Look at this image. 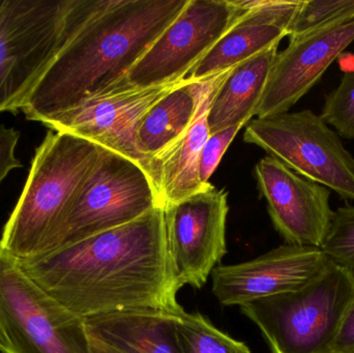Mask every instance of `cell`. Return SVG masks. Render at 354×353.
Returning <instances> with one entry per match:
<instances>
[{
	"instance_id": "603a6c76",
	"label": "cell",
	"mask_w": 354,
	"mask_h": 353,
	"mask_svg": "<svg viewBox=\"0 0 354 353\" xmlns=\"http://www.w3.org/2000/svg\"><path fill=\"white\" fill-rule=\"evenodd\" d=\"M320 116L339 136L354 139V70L345 73L339 86L326 97Z\"/></svg>"
},
{
	"instance_id": "d6986e66",
	"label": "cell",
	"mask_w": 354,
	"mask_h": 353,
	"mask_svg": "<svg viewBox=\"0 0 354 353\" xmlns=\"http://www.w3.org/2000/svg\"><path fill=\"white\" fill-rule=\"evenodd\" d=\"M221 73L202 99L197 114L185 135L158 161L160 168L159 194L162 204L178 202L209 187L200 180L199 163L202 149L209 137L207 114L212 97L225 77Z\"/></svg>"
},
{
	"instance_id": "7402d4cb",
	"label": "cell",
	"mask_w": 354,
	"mask_h": 353,
	"mask_svg": "<svg viewBox=\"0 0 354 353\" xmlns=\"http://www.w3.org/2000/svg\"><path fill=\"white\" fill-rule=\"evenodd\" d=\"M320 250L328 260L354 277V207L345 205L334 213Z\"/></svg>"
},
{
	"instance_id": "6da1fadb",
	"label": "cell",
	"mask_w": 354,
	"mask_h": 353,
	"mask_svg": "<svg viewBox=\"0 0 354 353\" xmlns=\"http://www.w3.org/2000/svg\"><path fill=\"white\" fill-rule=\"evenodd\" d=\"M25 274L83 318L132 310L185 312L178 304L164 207L70 246L18 260Z\"/></svg>"
},
{
	"instance_id": "5bb4252c",
	"label": "cell",
	"mask_w": 354,
	"mask_h": 353,
	"mask_svg": "<svg viewBox=\"0 0 354 353\" xmlns=\"http://www.w3.org/2000/svg\"><path fill=\"white\" fill-rule=\"evenodd\" d=\"M354 41V17L311 35L290 39L272 64L257 118L286 113Z\"/></svg>"
},
{
	"instance_id": "4316f807",
	"label": "cell",
	"mask_w": 354,
	"mask_h": 353,
	"mask_svg": "<svg viewBox=\"0 0 354 353\" xmlns=\"http://www.w3.org/2000/svg\"><path fill=\"white\" fill-rule=\"evenodd\" d=\"M89 346H91V353H120L91 337H89Z\"/></svg>"
},
{
	"instance_id": "5b68a950",
	"label": "cell",
	"mask_w": 354,
	"mask_h": 353,
	"mask_svg": "<svg viewBox=\"0 0 354 353\" xmlns=\"http://www.w3.org/2000/svg\"><path fill=\"white\" fill-rule=\"evenodd\" d=\"M354 298V277L330 265L299 289L241 306L272 353H332Z\"/></svg>"
},
{
	"instance_id": "52a82bcc",
	"label": "cell",
	"mask_w": 354,
	"mask_h": 353,
	"mask_svg": "<svg viewBox=\"0 0 354 353\" xmlns=\"http://www.w3.org/2000/svg\"><path fill=\"white\" fill-rule=\"evenodd\" d=\"M243 140L303 178L354 201L353 155L336 131L311 110L252 120Z\"/></svg>"
},
{
	"instance_id": "44dd1931",
	"label": "cell",
	"mask_w": 354,
	"mask_h": 353,
	"mask_svg": "<svg viewBox=\"0 0 354 353\" xmlns=\"http://www.w3.org/2000/svg\"><path fill=\"white\" fill-rule=\"evenodd\" d=\"M354 17V0H301L289 27L290 39H299Z\"/></svg>"
},
{
	"instance_id": "cb8c5ba5",
	"label": "cell",
	"mask_w": 354,
	"mask_h": 353,
	"mask_svg": "<svg viewBox=\"0 0 354 353\" xmlns=\"http://www.w3.org/2000/svg\"><path fill=\"white\" fill-rule=\"evenodd\" d=\"M243 126H231L210 134L200 155L199 175L204 186L210 184L209 180L218 168L223 155Z\"/></svg>"
},
{
	"instance_id": "277c9868",
	"label": "cell",
	"mask_w": 354,
	"mask_h": 353,
	"mask_svg": "<svg viewBox=\"0 0 354 353\" xmlns=\"http://www.w3.org/2000/svg\"><path fill=\"white\" fill-rule=\"evenodd\" d=\"M97 0H0V113L21 111Z\"/></svg>"
},
{
	"instance_id": "3957f363",
	"label": "cell",
	"mask_w": 354,
	"mask_h": 353,
	"mask_svg": "<svg viewBox=\"0 0 354 353\" xmlns=\"http://www.w3.org/2000/svg\"><path fill=\"white\" fill-rule=\"evenodd\" d=\"M101 151L80 137L50 131L35 149L24 188L4 225L0 248L18 260L46 254Z\"/></svg>"
},
{
	"instance_id": "30bf717a",
	"label": "cell",
	"mask_w": 354,
	"mask_h": 353,
	"mask_svg": "<svg viewBox=\"0 0 354 353\" xmlns=\"http://www.w3.org/2000/svg\"><path fill=\"white\" fill-rule=\"evenodd\" d=\"M183 80L147 88L118 86L85 99L43 126L80 137L132 160L149 174L159 192V169L138 151L137 130L149 109Z\"/></svg>"
},
{
	"instance_id": "7a4b0ae2",
	"label": "cell",
	"mask_w": 354,
	"mask_h": 353,
	"mask_svg": "<svg viewBox=\"0 0 354 353\" xmlns=\"http://www.w3.org/2000/svg\"><path fill=\"white\" fill-rule=\"evenodd\" d=\"M189 0H97L21 111L41 124L118 87Z\"/></svg>"
},
{
	"instance_id": "4fadbf2b",
	"label": "cell",
	"mask_w": 354,
	"mask_h": 353,
	"mask_svg": "<svg viewBox=\"0 0 354 353\" xmlns=\"http://www.w3.org/2000/svg\"><path fill=\"white\" fill-rule=\"evenodd\" d=\"M330 261L319 248L285 244L236 265L212 271V294L223 306H243L293 292L322 274Z\"/></svg>"
},
{
	"instance_id": "e0dca14e",
	"label": "cell",
	"mask_w": 354,
	"mask_h": 353,
	"mask_svg": "<svg viewBox=\"0 0 354 353\" xmlns=\"http://www.w3.org/2000/svg\"><path fill=\"white\" fill-rule=\"evenodd\" d=\"M218 75L196 82L185 78L141 120L137 130V147L141 155L157 165L159 173L158 161L189 130L204 95Z\"/></svg>"
},
{
	"instance_id": "8fae6325",
	"label": "cell",
	"mask_w": 354,
	"mask_h": 353,
	"mask_svg": "<svg viewBox=\"0 0 354 353\" xmlns=\"http://www.w3.org/2000/svg\"><path fill=\"white\" fill-rule=\"evenodd\" d=\"M228 193L210 184L164 205L166 245L179 287H203L227 253Z\"/></svg>"
},
{
	"instance_id": "d4e9b609",
	"label": "cell",
	"mask_w": 354,
	"mask_h": 353,
	"mask_svg": "<svg viewBox=\"0 0 354 353\" xmlns=\"http://www.w3.org/2000/svg\"><path fill=\"white\" fill-rule=\"evenodd\" d=\"M19 139V131L0 124V184L12 170L22 166L16 155Z\"/></svg>"
},
{
	"instance_id": "ac0fdd59",
	"label": "cell",
	"mask_w": 354,
	"mask_h": 353,
	"mask_svg": "<svg viewBox=\"0 0 354 353\" xmlns=\"http://www.w3.org/2000/svg\"><path fill=\"white\" fill-rule=\"evenodd\" d=\"M278 47L274 46L229 70L208 110L210 134L231 126H243L256 116Z\"/></svg>"
},
{
	"instance_id": "7c38bea8",
	"label": "cell",
	"mask_w": 354,
	"mask_h": 353,
	"mask_svg": "<svg viewBox=\"0 0 354 353\" xmlns=\"http://www.w3.org/2000/svg\"><path fill=\"white\" fill-rule=\"evenodd\" d=\"M255 178L272 225L286 244L320 249L334 217L332 192L270 155L258 162Z\"/></svg>"
},
{
	"instance_id": "ffe728a7",
	"label": "cell",
	"mask_w": 354,
	"mask_h": 353,
	"mask_svg": "<svg viewBox=\"0 0 354 353\" xmlns=\"http://www.w3.org/2000/svg\"><path fill=\"white\" fill-rule=\"evenodd\" d=\"M177 339L183 353H251L243 342L220 331L199 312L180 317Z\"/></svg>"
},
{
	"instance_id": "9c48e42d",
	"label": "cell",
	"mask_w": 354,
	"mask_h": 353,
	"mask_svg": "<svg viewBox=\"0 0 354 353\" xmlns=\"http://www.w3.org/2000/svg\"><path fill=\"white\" fill-rule=\"evenodd\" d=\"M243 14L228 0H189L118 86L147 88L185 79Z\"/></svg>"
},
{
	"instance_id": "8992f818",
	"label": "cell",
	"mask_w": 354,
	"mask_h": 353,
	"mask_svg": "<svg viewBox=\"0 0 354 353\" xmlns=\"http://www.w3.org/2000/svg\"><path fill=\"white\" fill-rule=\"evenodd\" d=\"M0 352L91 353L85 318L37 285L1 248Z\"/></svg>"
},
{
	"instance_id": "2e32d148",
	"label": "cell",
	"mask_w": 354,
	"mask_h": 353,
	"mask_svg": "<svg viewBox=\"0 0 354 353\" xmlns=\"http://www.w3.org/2000/svg\"><path fill=\"white\" fill-rule=\"evenodd\" d=\"M183 314L124 311L85 318V325L89 337L120 353H183L177 325Z\"/></svg>"
},
{
	"instance_id": "ba28073f",
	"label": "cell",
	"mask_w": 354,
	"mask_h": 353,
	"mask_svg": "<svg viewBox=\"0 0 354 353\" xmlns=\"http://www.w3.org/2000/svg\"><path fill=\"white\" fill-rule=\"evenodd\" d=\"M164 207L149 174L138 164L102 147L47 253L126 225Z\"/></svg>"
},
{
	"instance_id": "484cf974",
	"label": "cell",
	"mask_w": 354,
	"mask_h": 353,
	"mask_svg": "<svg viewBox=\"0 0 354 353\" xmlns=\"http://www.w3.org/2000/svg\"><path fill=\"white\" fill-rule=\"evenodd\" d=\"M332 353H354V298L343 319Z\"/></svg>"
},
{
	"instance_id": "9a60e30c",
	"label": "cell",
	"mask_w": 354,
	"mask_h": 353,
	"mask_svg": "<svg viewBox=\"0 0 354 353\" xmlns=\"http://www.w3.org/2000/svg\"><path fill=\"white\" fill-rule=\"evenodd\" d=\"M245 10L239 22L192 68L185 78L196 82L226 72L253 56L278 46L288 37L289 27L301 0H241Z\"/></svg>"
}]
</instances>
